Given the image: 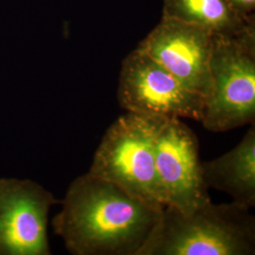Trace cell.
<instances>
[{
	"instance_id": "1",
	"label": "cell",
	"mask_w": 255,
	"mask_h": 255,
	"mask_svg": "<svg viewBox=\"0 0 255 255\" xmlns=\"http://www.w3.org/2000/svg\"><path fill=\"white\" fill-rule=\"evenodd\" d=\"M61 204L52 227L74 255H137L163 211L89 172L71 182Z\"/></svg>"
},
{
	"instance_id": "2",
	"label": "cell",
	"mask_w": 255,
	"mask_h": 255,
	"mask_svg": "<svg viewBox=\"0 0 255 255\" xmlns=\"http://www.w3.org/2000/svg\"><path fill=\"white\" fill-rule=\"evenodd\" d=\"M255 218L235 202L212 201L188 214L165 206L137 255H254Z\"/></svg>"
},
{
	"instance_id": "3",
	"label": "cell",
	"mask_w": 255,
	"mask_h": 255,
	"mask_svg": "<svg viewBox=\"0 0 255 255\" xmlns=\"http://www.w3.org/2000/svg\"><path fill=\"white\" fill-rule=\"evenodd\" d=\"M164 118L128 113L106 130L89 173L159 209L166 199L155 164L154 139Z\"/></svg>"
},
{
	"instance_id": "4",
	"label": "cell",
	"mask_w": 255,
	"mask_h": 255,
	"mask_svg": "<svg viewBox=\"0 0 255 255\" xmlns=\"http://www.w3.org/2000/svg\"><path fill=\"white\" fill-rule=\"evenodd\" d=\"M210 90L201 123L224 132L255 119V27L235 36H214Z\"/></svg>"
},
{
	"instance_id": "5",
	"label": "cell",
	"mask_w": 255,
	"mask_h": 255,
	"mask_svg": "<svg viewBox=\"0 0 255 255\" xmlns=\"http://www.w3.org/2000/svg\"><path fill=\"white\" fill-rule=\"evenodd\" d=\"M118 100L128 113L201 122L204 99L136 47L122 61Z\"/></svg>"
},
{
	"instance_id": "6",
	"label": "cell",
	"mask_w": 255,
	"mask_h": 255,
	"mask_svg": "<svg viewBox=\"0 0 255 255\" xmlns=\"http://www.w3.org/2000/svg\"><path fill=\"white\" fill-rule=\"evenodd\" d=\"M199 151L198 137L181 119H163L154 139L156 170L166 206L182 214L211 201Z\"/></svg>"
},
{
	"instance_id": "7",
	"label": "cell",
	"mask_w": 255,
	"mask_h": 255,
	"mask_svg": "<svg viewBox=\"0 0 255 255\" xmlns=\"http://www.w3.org/2000/svg\"><path fill=\"white\" fill-rule=\"evenodd\" d=\"M29 180L0 179V255H49L47 218L60 204Z\"/></svg>"
},
{
	"instance_id": "8",
	"label": "cell",
	"mask_w": 255,
	"mask_h": 255,
	"mask_svg": "<svg viewBox=\"0 0 255 255\" xmlns=\"http://www.w3.org/2000/svg\"><path fill=\"white\" fill-rule=\"evenodd\" d=\"M214 36L201 27L161 16L136 47L205 101L210 90Z\"/></svg>"
},
{
	"instance_id": "9",
	"label": "cell",
	"mask_w": 255,
	"mask_h": 255,
	"mask_svg": "<svg viewBox=\"0 0 255 255\" xmlns=\"http://www.w3.org/2000/svg\"><path fill=\"white\" fill-rule=\"evenodd\" d=\"M201 170L208 188L226 193L233 202L243 207H255V124L227 153L211 161L201 162Z\"/></svg>"
},
{
	"instance_id": "10",
	"label": "cell",
	"mask_w": 255,
	"mask_h": 255,
	"mask_svg": "<svg viewBox=\"0 0 255 255\" xmlns=\"http://www.w3.org/2000/svg\"><path fill=\"white\" fill-rule=\"evenodd\" d=\"M162 15L208 30L235 36L255 27V18L241 16L226 0H162Z\"/></svg>"
},
{
	"instance_id": "11",
	"label": "cell",
	"mask_w": 255,
	"mask_h": 255,
	"mask_svg": "<svg viewBox=\"0 0 255 255\" xmlns=\"http://www.w3.org/2000/svg\"><path fill=\"white\" fill-rule=\"evenodd\" d=\"M229 5L245 18H255V0H226Z\"/></svg>"
}]
</instances>
